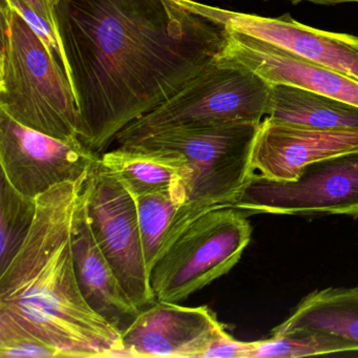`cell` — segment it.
Here are the masks:
<instances>
[{"label":"cell","mask_w":358,"mask_h":358,"mask_svg":"<svg viewBox=\"0 0 358 358\" xmlns=\"http://www.w3.org/2000/svg\"><path fill=\"white\" fill-rule=\"evenodd\" d=\"M55 12L79 139L97 154L225 45L224 27L177 0H60Z\"/></svg>","instance_id":"obj_1"},{"label":"cell","mask_w":358,"mask_h":358,"mask_svg":"<svg viewBox=\"0 0 358 358\" xmlns=\"http://www.w3.org/2000/svg\"><path fill=\"white\" fill-rule=\"evenodd\" d=\"M87 177L37 196L30 234L0 272V310L55 345L64 358H125L122 331L90 307L75 273L71 238Z\"/></svg>","instance_id":"obj_2"},{"label":"cell","mask_w":358,"mask_h":358,"mask_svg":"<svg viewBox=\"0 0 358 358\" xmlns=\"http://www.w3.org/2000/svg\"><path fill=\"white\" fill-rule=\"evenodd\" d=\"M0 12V110L35 131L80 141L76 98L64 66L8 0H1Z\"/></svg>","instance_id":"obj_3"},{"label":"cell","mask_w":358,"mask_h":358,"mask_svg":"<svg viewBox=\"0 0 358 358\" xmlns=\"http://www.w3.org/2000/svg\"><path fill=\"white\" fill-rule=\"evenodd\" d=\"M259 127L255 123L180 127L129 143L175 150L189 163L192 179L187 203L178 213L167 246L196 217L213 208L229 206L236 200L255 175L252 152Z\"/></svg>","instance_id":"obj_4"},{"label":"cell","mask_w":358,"mask_h":358,"mask_svg":"<svg viewBox=\"0 0 358 358\" xmlns=\"http://www.w3.org/2000/svg\"><path fill=\"white\" fill-rule=\"evenodd\" d=\"M271 87L251 71L215 59L175 95L127 125L115 140L124 145L180 127L261 124L269 110Z\"/></svg>","instance_id":"obj_5"},{"label":"cell","mask_w":358,"mask_h":358,"mask_svg":"<svg viewBox=\"0 0 358 358\" xmlns=\"http://www.w3.org/2000/svg\"><path fill=\"white\" fill-rule=\"evenodd\" d=\"M245 211L217 207L196 217L157 259L150 282L158 301L180 303L227 274L250 243Z\"/></svg>","instance_id":"obj_6"},{"label":"cell","mask_w":358,"mask_h":358,"mask_svg":"<svg viewBox=\"0 0 358 358\" xmlns=\"http://www.w3.org/2000/svg\"><path fill=\"white\" fill-rule=\"evenodd\" d=\"M229 206L251 213L358 217V152L310 163L292 181L255 173Z\"/></svg>","instance_id":"obj_7"},{"label":"cell","mask_w":358,"mask_h":358,"mask_svg":"<svg viewBox=\"0 0 358 358\" xmlns=\"http://www.w3.org/2000/svg\"><path fill=\"white\" fill-rule=\"evenodd\" d=\"M87 217L96 243L140 310L156 301L146 269L135 198L99 167L85 182Z\"/></svg>","instance_id":"obj_8"},{"label":"cell","mask_w":358,"mask_h":358,"mask_svg":"<svg viewBox=\"0 0 358 358\" xmlns=\"http://www.w3.org/2000/svg\"><path fill=\"white\" fill-rule=\"evenodd\" d=\"M99 154L20 124L0 110L1 173L18 192L36 199L58 184L87 177Z\"/></svg>","instance_id":"obj_9"},{"label":"cell","mask_w":358,"mask_h":358,"mask_svg":"<svg viewBox=\"0 0 358 358\" xmlns=\"http://www.w3.org/2000/svg\"><path fill=\"white\" fill-rule=\"evenodd\" d=\"M177 1L185 9L224 28L273 43L358 81L357 36L317 30L296 22L290 14L280 17H263L204 5L194 0Z\"/></svg>","instance_id":"obj_10"},{"label":"cell","mask_w":358,"mask_h":358,"mask_svg":"<svg viewBox=\"0 0 358 358\" xmlns=\"http://www.w3.org/2000/svg\"><path fill=\"white\" fill-rule=\"evenodd\" d=\"M224 331L207 306L157 301L123 329L125 358H202Z\"/></svg>","instance_id":"obj_11"},{"label":"cell","mask_w":358,"mask_h":358,"mask_svg":"<svg viewBox=\"0 0 358 358\" xmlns=\"http://www.w3.org/2000/svg\"><path fill=\"white\" fill-rule=\"evenodd\" d=\"M224 29L225 45L215 58L217 64L246 69L271 85H290L358 106V81L355 79L310 62L273 43Z\"/></svg>","instance_id":"obj_12"},{"label":"cell","mask_w":358,"mask_h":358,"mask_svg":"<svg viewBox=\"0 0 358 358\" xmlns=\"http://www.w3.org/2000/svg\"><path fill=\"white\" fill-rule=\"evenodd\" d=\"M352 152H358V129L326 131L265 118L255 137L252 166L269 179L292 181L310 163Z\"/></svg>","instance_id":"obj_13"},{"label":"cell","mask_w":358,"mask_h":358,"mask_svg":"<svg viewBox=\"0 0 358 358\" xmlns=\"http://www.w3.org/2000/svg\"><path fill=\"white\" fill-rule=\"evenodd\" d=\"M72 253L79 288L90 307L116 328L123 330L141 312L121 286L100 250L87 217L85 188L79 198L72 228Z\"/></svg>","instance_id":"obj_14"},{"label":"cell","mask_w":358,"mask_h":358,"mask_svg":"<svg viewBox=\"0 0 358 358\" xmlns=\"http://www.w3.org/2000/svg\"><path fill=\"white\" fill-rule=\"evenodd\" d=\"M99 167L118 180L134 198L178 192L185 196L187 203L192 169L187 159L175 150L120 145L100 157Z\"/></svg>","instance_id":"obj_15"},{"label":"cell","mask_w":358,"mask_h":358,"mask_svg":"<svg viewBox=\"0 0 358 358\" xmlns=\"http://www.w3.org/2000/svg\"><path fill=\"white\" fill-rule=\"evenodd\" d=\"M301 332L328 333L358 343V287L313 291L271 334Z\"/></svg>","instance_id":"obj_16"},{"label":"cell","mask_w":358,"mask_h":358,"mask_svg":"<svg viewBox=\"0 0 358 358\" xmlns=\"http://www.w3.org/2000/svg\"><path fill=\"white\" fill-rule=\"evenodd\" d=\"M266 118L326 131L358 129V106L307 90L274 85Z\"/></svg>","instance_id":"obj_17"},{"label":"cell","mask_w":358,"mask_h":358,"mask_svg":"<svg viewBox=\"0 0 358 358\" xmlns=\"http://www.w3.org/2000/svg\"><path fill=\"white\" fill-rule=\"evenodd\" d=\"M138 221L148 275L171 236L180 209L186 204L181 192H158L136 196Z\"/></svg>","instance_id":"obj_18"},{"label":"cell","mask_w":358,"mask_h":358,"mask_svg":"<svg viewBox=\"0 0 358 358\" xmlns=\"http://www.w3.org/2000/svg\"><path fill=\"white\" fill-rule=\"evenodd\" d=\"M37 213L36 199L30 198L0 176V272L5 271L30 234Z\"/></svg>","instance_id":"obj_19"},{"label":"cell","mask_w":358,"mask_h":358,"mask_svg":"<svg viewBox=\"0 0 358 358\" xmlns=\"http://www.w3.org/2000/svg\"><path fill=\"white\" fill-rule=\"evenodd\" d=\"M250 358H297L326 354L358 352V343L337 335L301 332L251 341Z\"/></svg>","instance_id":"obj_20"},{"label":"cell","mask_w":358,"mask_h":358,"mask_svg":"<svg viewBox=\"0 0 358 358\" xmlns=\"http://www.w3.org/2000/svg\"><path fill=\"white\" fill-rule=\"evenodd\" d=\"M0 357L64 358L62 352L0 310Z\"/></svg>","instance_id":"obj_21"},{"label":"cell","mask_w":358,"mask_h":358,"mask_svg":"<svg viewBox=\"0 0 358 358\" xmlns=\"http://www.w3.org/2000/svg\"><path fill=\"white\" fill-rule=\"evenodd\" d=\"M8 1L29 22L33 30L36 31L37 34L43 39L50 53L55 56L64 68V55L62 39H60L59 34L56 32L55 29L47 20H43L38 14L32 11L26 3H22V0H8Z\"/></svg>","instance_id":"obj_22"},{"label":"cell","mask_w":358,"mask_h":358,"mask_svg":"<svg viewBox=\"0 0 358 358\" xmlns=\"http://www.w3.org/2000/svg\"><path fill=\"white\" fill-rule=\"evenodd\" d=\"M251 341H240L222 332L202 358H250Z\"/></svg>","instance_id":"obj_23"},{"label":"cell","mask_w":358,"mask_h":358,"mask_svg":"<svg viewBox=\"0 0 358 358\" xmlns=\"http://www.w3.org/2000/svg\"><path fill=\"white\" fill-rule=\"evenodd\" d=\"M35 13L47 20L58 33L57 20H56L55 7L49 3V0H22ZM59 34V33H58Z\"/></svg>","instance_id":"obj_24"},{"label":"cell","mask_w":358,"mask_h":358,"mask_svg":"<svg viewBox=\"0 0 358 358\" xmlns=\"http://www.w3.org/2000/svg\"><path fill=\"white\" fill-rule=\"evenodd\" d=\"M265 1H270V0H265ZM293 3H303V1H308V3H316V5H338V3H358V0H288Z\"/></svg>","instance_id":"obj_25"},{"label":"cell","mask_w":358,"mask_h":358,"mask_svg":"<svg viewBox=\"0 0 358 358\" xmlns=\"http://www.w3.org/2000/svg\"><path fill=\"white\" fill-rule=\"evenodd\" d=\"M60 0H49V3H51L53 7H56V6L59 3Z\"/></svg>","instance_id":"obj_26"}]
</instances>
